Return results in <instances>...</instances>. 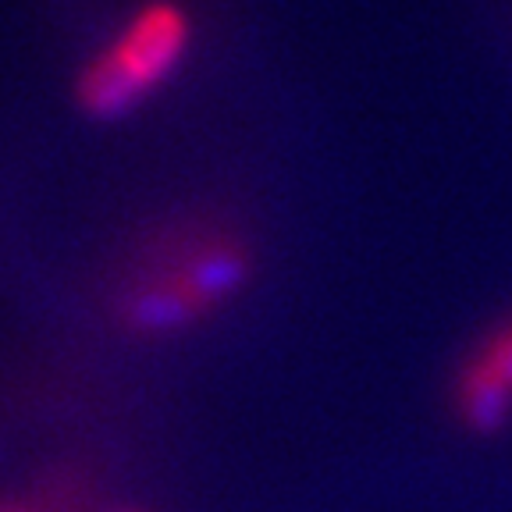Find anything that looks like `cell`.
<instances>
[{
  "instance_id": "3",
  "label": "cell",
  "mask_w": 512,
  "mask_h": 512,
  "mask_svg": "<svg viewBox=\"0 0 512 512\" xmlns=\"http://www.w3.org/2000/svg\"><path fill=\"white\" fill-rule=\"evenodd\" d=\"M512 402V324L491 335L459 381V406L480 431H495Z\"/></svg>"
},
{
  "instance_id": "1",
  "label": "cell",
  "mask_w": 512,
  "mask_h": 512,
  "mask_svg": "<svg viewBox=\"0 0 512 512\" xmlns=\"http://www.w3.org/2000/svg\"><path fill=\"white\" fill-rule=\"evenodd\" d=\"M192 22L178 4L157 0L107 43L79 79V100L89 114L114 118L160 86L189 50Z\"/></svg>"
},
{
  "instance_id": "2",
  "label": "cell",
  "mask_w": 512,
  "mask_h": 512,
  "mask_svg": "<svg viewBox=\"0 0 512 512\" xmlns=\"http://www.w3.org/2000/svg\"><path fill=\"white\" fill-rule=\"evenodd\" d=\"M246 274V256L235 246H207L196 260L175 267L150 288H143L132 303L128 317L143 328H175L178 320L196 317L200 310L224 299Z\"/></svg>"
}]
</instances>
